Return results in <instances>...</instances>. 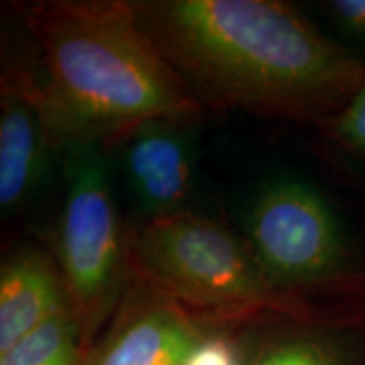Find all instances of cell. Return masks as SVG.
I'll list each match as a JSON object with an SVG mask.
<instances>
[{
    "label": "cell",
    "mask_w": 365,
    "mask_h": 365,
    "mask_svg": "<svg viewBox=\"0 0 365 365\" xmlns=\"http://www.w3.org/2000/svg\"><path fill=\"white\" fill-rule=\"evenodd\" d=\"M137 17L198 98L319 125L365 78V63L279 0H150Z\"/></svg>",
    "instance_id": "obj_1"
},
{
    "label": "cell",
    "mask_w": 365,
    "mask_h": 365,
    "mask_svg": "<svg viewBox=\"0 0 365 365\" xmlns=\"http://www.w3.org/2000/svg\"><path fill=\"white\" fill-rule=\"evenodd\" d=\"M24 12L41 61L31 83L61 150L107 145L150 118L203 115V102L150 39L134 2L53 0Z\"/></svg>",
    "instance_id": "obj_2"
},
{
    "label": "cell",
    "mask_w": 365,
    "mask_h": 365,
    "mask_svg": "<svg viewBox=\"0 0 365 365\" xmlns=\"http://www.w3.org/2000/svg\"><path fill=\"white\" fill-rule=\"evenodd\" d=\"M245 240L286 296L322 318H365V264L330 200L277 178L250 200Z\"/></svg>",
    "instance_id": "obj_3"
},
{
    "label": "cell",
    "mask_w": 365,
    "mask_h": 365,
    "mask_svg": "<svg viewBox=\"0 0 365 365\" xmlns=\"http://www.w3.org/2000/svg\"><path fill=\"white\" fill-rule=\"evenodd\" d=\"M129 250L132 276L188 308L322 318L274 284L245 237L190 210L143 223L132 234Z\"/></svg>",
    "instance_id": "obj_4"
},
{
    "label": "cell",
    "mask_w": 365,
    "mask_h": 365,
    "mask_svg": "<svg viewBox=\"0 0 365 365\" xmlns=\"http://www.w3.org/2000/svg\"><path fill=\"white\" fill-rule=\"evenodd\" d=\"M65 198L58 230V266L85 344L118 307L132 279L129 242L122 232L107 145L63 149Z\"/></svg>",
    "instance_id": "obj_5"
},
{
    "label": "cell",
    "mask_w": 365,
    "mask_h": 365,
    "mask_svg": "<svg viewBox=\"0 0 365 365\" xmlns=\"http://www.w3.org/2000/svg\"><path fill=\"white\" fill-rule=\"evenodd\" d=\"M198 118H150L117 137L118 168L144 222L186 212L193 191Z\"/></svg>",
    "instance_id": "obj_6"
},
{
    "label": "cell",
    "mask_w": 365,
    "mask_h": 365,
    "mask_svg": "<svg viewBox=\"0 0 365 365\" xmlns=\"http://www.w3.org/2000/svg\"><path fill=\"white\" fill-rule=\"evenodd\" d=\"M85 365H186L210 330L185 304L132 276Z\"/></svg>",
    "instance_id": "obj_7"
},
{
    "label": "cell",
    "mask_w": 365,
    "mask_h": 365,
    "mask_svg": "<svg viewBox=\"0 0 365 365\" xmlns=\"http://www.w3.org/2000/svg\"><path fill=\"white\" fill-rule=\"evenodd\" d=\"M58 148L27 71L2 76L0 97V212H21L43 186ZM59 149V148H58Z\"/></svg>",
    "instance_id": "obj_8"
},
{
    "label": "cell",
    "mask_w": 365,
    "mask_h": 365,
    "mask_svg": "<svg viewBox=\"0 0 365 365\" xmlns=\"http://www.w3.org/2000/svg\"><path fill=\"white\" fill-rule=\"evenodd\" d=\"M70 309L58 262L36 247L16 250L0 269V355Z\"/></svg>",
    "instance_id": "obj_9"
},
{
    "label": "cell",
    "mask_w": 365,
    "mask_h": 365,
    "mask_svg": "<svg viewBox=\"0 0 365 365\" xmlns=\"http://www.w3.org/2000/svg\"><path fill=\"white\" fill-rule=\"evenodd\" d=\"M242 365H365V319L284 318Z\"/></svg>",
    "instance_id": "obj_10"
},
{
    "label": "cell",
    "mask_w": 365,
    "mask_h": 365,
    "mask_svg": "<svg viewBox=\"0 0 365 365\" xmlns=\"http://www.w3.org/2000/svg\"><path fill=\"white\" fill-rule=\"evenodd\" d=\"M83 346V330L70 309L46 322L0 355V365H85Z\"/></svg>",
    "instance_id": "obj_11"
},
{
    "label": "cell",
    "mask_w": 365,
    "mask_h": 365,
    "mask_svg": "<svg viewBox=\"0 0 365 365\" xmlns=\"http://www.w3.org/2000/svg\"><path fill=\"white\" fill-rule=\"evenodd\" d=\"M318 127L345 153L365 161V78L345 107Z\"/></svg>",
    "instance_id": "obj_12"
},
{
    "label": "cell",
    "mask_w": 365,
    "mask_h": 365,
    "mask_svg": "<svg viewBox=\"0 0 365 365\" xmlns=\"http://www.w3.org/2000/svg\"><path fill=\"white\" fill-rule=\"evenodd\" d=\"M244 357V352L232 336L210 331L186 365H242Z\"/></svg>",
    "instance_id": "obj_13"
},
{
    "label": "cell",
    "mask_w": 365,
    "mask_h": 365,
    "mask_svg": "<svg viewBox=\"0 0 365 365\" xmlns=\"http://www.w3.org/2000/svg\"><path fill=\"white\" fill-rule=\"evenodd\" d=\"M323 6L344 33L365 41V0H330Z\"/></svg>",
    "instance_id": "obj_14"
}]
</instances>
